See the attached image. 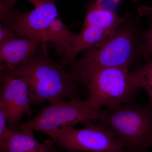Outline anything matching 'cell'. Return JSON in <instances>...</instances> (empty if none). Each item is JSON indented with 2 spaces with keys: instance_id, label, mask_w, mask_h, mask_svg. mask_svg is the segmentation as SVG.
Returning a JSON list of instances; mask_svg holds the SVG:
<instances>
[{
  "instance_id": "cell-7",
  "label": "cell",
  "mask_w": 152,
  "mask_h": 152,
  "mask_svg": "<svg viewBox=\"0 0 152 152\" xmlns=\"http://www.w3.org/2000/svg\"><path fill=\"white\" fill-rule=\"evenodd\" d=\"M0 102L5 110L7 128L18 131L19 121L25 114H31L28 87L23 78L5 70L2 75Z\"/></svg>"
},
{
  "instance_id": "cell-19",
  "label": "cell",
  "mask_w": 152,
  "mask_h": 152,
  "mask_svg": "<svg viewBox=\"0 0 152 152\" xmlns=\"http://www.w3.org/2000/svg\"><path fill=\"white\" fill-rule=\"evenodd\" d=\"M121 1V0H96V2L99 4L105 1H108L111 2L114 4L115 5H117Z\"/></svg>"
},
{
  "instance_id": "cell-13",
  "label": "cell",
  "mask_w": 152,
  "mask_h": 152,
  "mask_svg": "<svg viewBox=\"0 0 152 152\" xmlns=\"http://www.w3.org/2000/svg\"><path fill=\"white\" fill-rule=\"evenodd\" d=\"M77 36V34L72 33L58 17L45 31L42 39L44 43L49 42L53 44L57 54L63 56Z\"/></svg>"
},
{
  "instance_id": "cell-5",
  "label": "cell",
  "mask_w": 152,
  "mask_h": 152,
  "mask_svg": "<svg viewBox=\"0 0 152 152\" xmlns=\"http://www.w3.org/2000/svg\"><path fill=\"white\" fill-rule=\"evenodd\" d=\"M102 110L93 105L89 100L80 99L50 104L31 119L18 126L19 130L31 129L47 134L59 127L74 126L99 120Z\"/></svg>"
},
{
  "instance_id": "cell-1",
  "label": "cell",
  "mask_w": 152,
  "mask_h": 152,
  "mask_svg": "<svg viewBox=\"0 0 152 152\" xmlns=\"http://www.w3.org/2000/svg\"><path fill=\"white\" fill-rule=\"evenodd\" d=\"M59 63L34 54L13 70H6L27 83L31 104L36 105L79 99V84Z\"/></svg>"
},
{
  "instance_id": "cell-12",
  "label": "cell",
  "mask_w": 152,
  "mask_h": 152,
  "mask_svg": "<svg viewBox=\"0 0 152 152\" xmlns=\"http://www.w3.org/2000/svg\"><path fill=\"white\" fill-rule=\"evenodd\" d=\"M126 20L125 17L120 16L115 11L105 7L95 1L88 8L83 28L92 27L112 33L119 28Z\"/></svg>"
},
{
  "instance_id": "cell-20",
  "label": "cell",
  "mask_w": 152,
  "mask_h": 152,
  "mask_svg": "<svg viewBox=\"0 0 152 152\" xmlns=\"http://www.w3.org/2000/svg\"><path fill=\"white\" fill-rule=\"evenodd\" d=\"M148 10L150 11V12H152V8H151L148 9Z\"/></svg>"
},
{
  "instance_id": "cell-16",
  "label": "cell",
  "mask_w": 152,
  "mask_h": 152,
  "mask_svg": "<svg viewBox=\"0 0 152 152\" xmlns=\"http://www.w3.org/2000/svg\"><path fill=\"white\" fill-rule=\"evenodd\" d=\"M15 33L6 26L0 25V46L5 45L10 41L16 39Z\"/></svg>"
},
{
  "instance_id": "cell-9",
  "label": "cell",
  "mask_w": 152,
  "mask_h": 152,
  "mask_svg": "<svg viewBox=\"0 0 152 152\" xmlns=\"http://www.w3.org/2000/svg\"><path fill=\"white\" fill-rule=\"evenodd\" d=\"M42 43L39 38L15 39L0 46V59L4 69L13 70L22 62L35 53Z\"/></svg>"
},
{
  "instance_id": "cell-21",
  "label": "cell",
  "mask_w": 152,
  "mask_h": 152,
  "mask_svg": "<svg viewBox=\"0 0 152 152\" xmlns=\"http://www.w3.org/2000/svg\"><path fill=\"white\" fill-rule=\"evenodd\" d=\"M144 152H147V151H145Z\"/></svg>"
},
{
  "instance_id": "cell-11",
  "label": "cell",
  "mask_w": 152,
  "mask_h": 152,
  "mask_svg": "<svg viewBox=\"0 0 152 152\" xmlns=\"http://www.w3.org/2000/svg\"><path fill=\"white\" fill-rule=\"evenodd\" d=\"M113 32H108L92 27L83 28L81 31L77 34L69 48L63 55L59 64L65 68L66 66L74 61L80 52L100 43Z\"/></svg>"
},
{
  "instance_id": "cell-10",
  "label": "cell",
  "mask_w": 152,
  "mask_h": 152,
  "mask_svg": "<svg viewBox=\"0 0 152 152\" xmlns=\"http://www.w3.org/2000/svg\"><path fill=\"white\" fill-rule=\"evenodd\" d=\"M31 129L12 131L8 129L5 142L0 146V152H54L53 141L47 140L40 143Z\"/></svg>"
},
{
  "instance_id": "cell-14",
  "label": "cell",
  "mask_w": 152,
  "mask_h": 152,
  "mask_svg": "<svg viewBox=\"0 0 152 152\" xmlns=\"http://www.w3.org/2000/svg\"><path fill=\"white\" fill-rule=\"evenodd\" d=\"M136 85L146 91L148 96V104L152 106V61L132 74Z\"/></svg>"
},
{
  "instance_id": "cell-15",
  "label": "cell",
  "mask_w": 152,
  "mask_h": 152,
  "mask_svg": "<svg viewBox=\"0 0 152 152\" xmlns=\"http://www.w3.org/2000/svg\"><path fill=\"white\" fill-rule=\"evenodd\" d=\"M152 15V12H147ZM143 53L147 57H152V23L151 26L144 35V42L142 47Z\"/></svg>"
},
{
  "instance_id": "cell-17",
  "label": "cell",
  "mask_w": 152,
  "mask_h": 152,
  "mask_svg": "<svg viewBox=\"0 0 152 152\" xmlns=\"http://www.w3.org/2000/svg\"><path fill=\"white\" fill-rule=\"evenodd\" d=\"M13 1L15 2L16 0H13ZM27 1H28L32 4L34 6L35 8H37L45 3L48 0H27Z\"/></svg>"
},
{
  "instance_id": "cell-6",
  "label": "cell",
  "mask_w": 152,
  "mask_h": 152,
  "mask_svg": "<svg viewBox=\"0 0 152 152\" xmlns=\"http://www.w3.org/2000/svg\"><path fill=\"white\" fill-rule=\"evenodd\" d=\"M46 134L55 143L68 152H127L103 125L92 122L85 124L81 129L64 126Z\"/></svg>"
},
{
  "instance_id": "cell-8",
  "label": "cell",
  "mask_w": 152,
  "mask_h": 152,
  "mask_svg": "<svg viewBox=\"0 0 152 152\" xmlns=\"http://www.w3.org/2000/svg\"><path fill=\"white\" fill-rule=\"evenodd\" d=\"M58 17L55 0H48L42 5L27 12L15 14L12 9L6 25L19 37L39 38L43 40L45 31Z\"/></svg>"
},
{
  "instance_id": "cell-18",
  "label": "cell",
  "mask_w": 152,
  "mask_h": 152,
  "mask_svg": "<svg viewBox=\"0 0 152 152\" xmlns=\"http://www.w3.org/2000/svg\"><path fill=\"white\" fill-rule=\"evenodd\" d=\"M1 2L3 3L5 5L10 8H12L15 3L13 0H1Z\"/></svg>"
},
{
  "instance_id": "cell-3",
  "label": "cell",
  "mask_w": 152,
  "mask_h": 152,
  "mask_svg": "<svg viewBox=\"0 0 152 152\" xmlns=\"http://www.w3.org/2000/svg\"><path fill=\"white\" fill-rule=\"evenodd\" d=\"M135 37L130 28H119L97 45L86 50L72 66L71 73L78 83L86 85L93 71L103 68L127 67L135 55Z\"/></svg>"
},
{
  "instance_id": "cell-2",
  "label": "cell",
  "mask_w": 152,
  "mask_h": 152,
  "mask_svg": "<svg viewBox=\"0 0 152 152\" xmlns=\"http://www.w3.org/2000/svg\"><path fill=\"white\" fill-rule=\"evenodd\" d=\"M99 121L127 152H144L152 146V106L133 101L102 110Z\"/></svg>"
},
{
  "instance_id": "cell-4",
  "label": "cell",
  "mask_w": 152,
  "mask_h": 152,
  "mask_svg": "<svg viewBox=\"0 0 152 152\" xmlns=\"http://www.w3.org/2000/svg\"><path fill=\"white\" fill-rule=\"evenodd\" d=\"M86 86L89 90L93 106L114 107L133 101L138 87L129 67L103 68L93 71L87 77Z\"/></svg>"
}]
</instances>
